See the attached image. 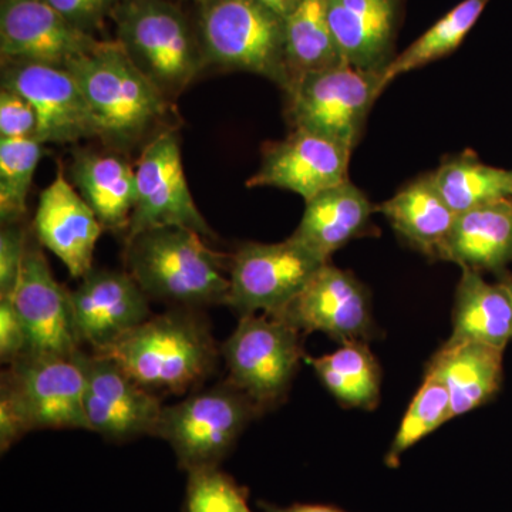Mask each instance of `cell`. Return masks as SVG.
Returning <instances> with one entry per match:
<instances>
[{"instance_id": "cell-1", "label": "cell", "mask_w": 512, "mask_h": 512, "mask_svg": "<svg viewBox=\"0 0 512 512\" xmlns=\"http://www.w3.org/2000/svg\"><path fill=\"white\" fill-rule=\"evenodd\" d=\"M97 355L113 359L150 392L183 394L212 375L221 352L208 320L195 309L180 308L150 316Z\"/></svg>"}, {"instance_id": "cell-2", "label": "cell", "mask_w": 512, "mask_h": 512, "mask_svg": "<svg viewBox=\"0 0 512 512\" xmlns=\"http://www.w3.org/2000/svg\"><path fill=\"white\" fill-rule=\"evenodd\" d=\"M127 272L148 299L184 309L227 305L229 259L212 251L197 232L181 227L148 229L127 239Z\"/></svg>"}, {"instance_id": "cell-3", "label": "cell", "mask_w": 512, "mask_h": 512, "mask_svg": "<svg viewBox=\"0 0 512 512\" xmlns=\"http://www.w3.org/2000/svg\"><path fill=\"white\" fill-rule=\"evenodd\" d=\"M66 69L89 101L101 140L116 150L133 147L168 113L167 97L117 40H99Z\"/></svg>"}, {"instance_id": "cell-4", "label": "cell", "mask_w": 512, "mask_h": 512, "mask_svg": "<svg viewBox=\"0 0 512 512\" xmlns=\"http://www.w3.org/2000/svg\"><path fill=\"white\" fill-rule=\"evenodd\" d=\"M111 19L117 42L165 97L183 92L205 64L201 43L168 0H124Z\"/></svg>"}, {"instance_id": "cell-5", "label": "cell", "mask_w": 512, "mask_h": 512, "mask_svg": "<svg viewBox=\"0 0 512 512\" xmlns=\"http://www.w3.org/2000/svg\"><path fill=\"white\" fill-rule=\"evenodd\" d=\"M264 412L229 380L163 407L154 436L167 441L181 470L220 466Z\"/></svg>"}, {"instance_id": "cell-6", "label": "cell", "mask_w": 512, "mask_h": 512, "mask_svg": "<svg viewBox=\"0 0 512 512\" xmlns=\"http://www.w3.org/2000/svg\"><path fill=\"white\" fill-rule=\"evenodd\" d=\"M200 28L205 63L259 74L288 90L285 20L259 0H208Z\"/></svg>"}, {"instance_id": "cell-7", "label": "cell", "mask_w": 512, "mask_h": 512, "mask_svg": "<svg viewBox=\"0 0 512 512\" xmlns=\"http://www.w3.org/2000/svg\"><path fill=\"white\" fill-rule=\"evenodd\" d=\"M220 352L229 382L264 413L286 400L306 357L303 333L284 320L262 313L241 316Z\"/></svg>"}, {"instance_id": "cell-8", "label": "cell", "mask_w": 512, "mask_h": 512, "mask_svg": "<svg viewBox=\"0 0 512 512\" xmlns=\"http://www.w3.org/2000/svg\"><path fill=\"white\" fill-rule=\"evenodd\" d=\"M380 79V74L349 64L305 74L285 92L289 123L353 151L367 114L383 93Z\"/></svg>"}, {"instance_id": "cell-9", "label": "cell", "mask_w": 512, "mask_h": 512, "mask_svg": "<svg viewBox=\"0 0 512 512\" xmlns=\"http://www.w3.org/2000/svg\"><path fill=\"white\" fill-rule=\"evenodd\" d=\"M328 262L292 237L242 244L229 261L227 306L239 316L279 315Z\"/></svg>"}, {"instance_id": "cell-10", "label": "cell", "mask_w": 512, "mask_h": 512, "mask_svg": "<svg viewBox=\"0 0 512 512\" xmlns=\"http://www.w3.org/2000/svg\"><path fill=\"white\" fill-rule=\"evenodd\" d=\"M0 386L12 394L30 431L89 430L82 350L73 356L25 353L3 372Z\"/></svg>"}, {"instance_id": "cell-11", "label": "cell", "mask_w": 512, "mask_h": 512, "mask_svg": "<svg viewBox=\"0 0 512 512\" xmlns=\"http://www.w3.org/2000/svg\"><path fill=\"white\" fill-rule=\"evenodd\" d=\"M137 200L127 239L148 229L181 227L204 238H215L192 198L174 131L157 134L141 153L136 167Z\"/></svg>"}, {"instance_id": "cell-12", "label": "cell", "mask_w": 512, "mask_h": 512, "mask_svg": "<svg viewBox=\"0 0 512 512\" xmlns=\"http://www.w3.org/2000/svg\"><path fill=\"white\" fill-rule=\"evenodd\" d=\"M274 318L302 333H323L340 345L369 343L380 333L373 319L369 289L352 272L330 262Z\"/></svg>"}, {"instance_id": "cell-13", "label": "cell", "mask_w": 512, "mask_h": 512, "mask_svg": "<svg viewBox=\"0 0 512 512\" xmlns=\"http://www.w3.org/2000/svg\"><path fill=\"white\" fill-rule=\"evenodd\" d=\"M2 66V86L22 94L36 111L37 141L46 146L100 138L89 101L69 69L29 62Z\"/></svg>"}, {"instance_id": "cell-14", "label": "cell", "mask_w": 512, "mask_h": 512, "mask_svg": "<svg viewBox=\"0 0 512 512\" xmlns=\"http://www.w3.org/2000/svg\"><path fill=\"white\" fill-rule=\"evenodd\" d=\"M83 365L89 431L114 443L154 436L163 412L157 394L128 376L110 357L83 352Z\"/></svg>"}, {"instance_id": "cell-15", "label": "cell", "mask_w": 512, "mask_h": 512, "mask_svg": "<svg viewBox=\"0 0 512 512\" xmlns=\"http://www.w3.org/2000/svg\"><path fill=\"white\" fill-rule=\"evenodd\" d=\"M99 39L77 29L46 0H0L2 62L67 67Z\"/></svg>"}, {"instance_id": "cell-16", "label": "cell", "mask_w": 512, "mask_h": 512, "mask_svg": "<svg viewBox=\"0 0 512 512\" xmlns=\"http://www.w3.org/2000/svg\"><path fill=\"white\" fill-rule=\"evenodd\" d=\"M12 302L28 338L26 353L73 356L80 350L72 292L56 281L42 249L28 242Z\"/></svg>"}, {"instance_id": "cell-17", "label": "cell", "mask_w": 512, "mask_h": 512, "mask_svg": "<svg viewBox=\"0 0 512 512\" xmlns=\"http://www.w3.org/2000/svg\"><path fill=\"white\" fill-rule=\"evenodd\" d=\"M350 154L335 141L292 128L291 134L265 147L261 167L247 181L248 188L275 187L309 201L320 192L349 180Z\"/></svg>"}, {"instance_id": "cell-18", "label": "cell", "mask_w": 512, "mask_h": 512, "mask_svg": "<svg viewBox=\"0 0 512 512\" xmlns=\"http://www.w3.org/2000/svg\"><path fill=\"white\" fill-rule=\"evenodd\" d=\"M72 292L80 343L103 352L150 318L148 296L128 272L92 269Z\"/></svg>"}, {"instance_id": "cell-19", "label": "cell", "mask_w": 512, "mask_h": 512, "mask_svg": "<svg viewBox=\"0 0 512 512\" xmlns=\"http://www.w3.org/2000/svg\"><path fill=\"white\" fill-rule=\"evenodd\" d=\"M33 231L39 244L53 252L72 278L93 269L94 248L104 228L90 205L64 177L62 168L40 192Z\"/></svg>"}, {"instance_id": "cell-20", "label": "cell", "mask_w": 512, "mask_h": 512, "mask_svg": "<svg viewBox=\"0 0 512 512\" xmlns=\"http://www.w3.org/2000/svg\"><path fill=\"white\" fill-rule=\"evenodd\" d=\"M325 5L345 63L382 76L394 57L400 0H325Z\"/></svg>"}, {"instance_id": "cell-21", "label": "cell", "mask_w": 512, "mask_h": 512, "mask_svg": "<svg viewBox=\"0 0 512 512\" xmlns=\"http://www.w3.org/2000/svg\"><path fill=\"white\" fill-rule=\"evenodd\" d=\"M440 259L468 271L510 278L507 266L512 262V200L458 214Z\"/></svg>"}, {"instance_id": "cell-22", "label": "cell", "mask_w": 512, "mask_h": 512, "mask_svg": "<svg viewBox=\"0 0 512 512\" xmlns=\"http://www.w3.org/2000/svg\"><path fill=\"white\" fill-rule=\"evenodd\" d=\"M305 204L292 238L326 261L353 239L372 232L376 207L350 180L320 192Z\"/></svg>"}, {"instance_id": "cell-23", "label": "cell", "mask_w": 512, "mask_h": 512, "mask_svg": "<svg viewBox=\"0 0 512 512\" xmlns=\"http://www.w3.org/2000/svg\"><path fill=\"white\" fill-rule=\"evenodd\" d=\"M504 350L476 342L447 340L426 366L450 396L451 419L490 402L503 382Z\"/></svg>"}, {"instance_id": "cell-24", "label": "cell", "mask_w": 512, "mask_h": 512, "mask_svg": "<svg viewBox=\"0 0 512 512\" xmlns=\"http://www.w3.org/2000/svg\"><path fill=\"white\" fill-rule=\"evenodd\" d=\"M70 178L104 229L127 232L137 200V178L126 158L113 151H74Z\"/></svg>"}, {"instance_id": "cell-25", "label": "cell", "mask_w": 512, "mask_h": 512, "mask_svg": "<svg viewBox=\"0 0 512 512\" xmlns=\"http://www.w3.org/2000/svg\"><path fill=\"white\" fill-rule=\"evenodd\" d=\"M376 212L386 217L409 247L430 259H440L441 248L457 218L431 173L421 175L390 200L380 202Z\"/></svg>"}, {"instance_id": "cell-26", "label": "cell", "mask_w": 512, "mask_h": 512, "mask_svg": "<svg viewBox=\"0 0 512 512\" xmlns=\"http://www.w3.org/2000/svg\"><path fill=\"white\" fill-rule=\"evenodd\" d=\"M451 342H476L504 350L512 339L511 278L497 284L463 269L453 308Z\"/></svg>"}, {"instance_id": "cell-27", "label": "cell", "mask_w": 512, "mask_h": 512, "mask_svg": "<svg viewBox=\"0 0 512 512\" xmlns=\"http://www.w3.org/2000/svg\"><path fill=\"white\" fill-rule=\"evenodd\" d=\"M284 20L289 87L305 74L346 64L330 28L325 0H299Z\"/></svg>"}, {"instance_id": "cell-28", "label": "cell", "mask_w": 512, "mask_h": 512, "mask_svg": "<svg viewBox=\"0 0 512 512\" xmlns=\"http://www.w3.org/2000/svg\"><path fill=\"white\" fill-rule=\"evenodd\" d=\"M305 362L343 407L376 409L380 402L382 369L367 343H345L329 355L306 356Z\"/></svg>"}, {"instance_id": "cell-29", "label": "cell", "mask_w": 512, "mask_h": 512, "mask_svg": "<svg viewBox=\"0 0 512 512\" xmlns=\"http://www.w3.org/2000/svg\"><path fill=\"white\" fill-rule=\"evenodd\" d=\"M431 175L457 215L493 202L512 200V170L484 164L473 153L447 158Z\"/></svg>"}, {"instance_id": "cell-30", "label": "cell", "mask_w": 512, "mask_h": 512, "mask_svg": "<svg viewBox=\"0 0 512 512\" xmlns=\"http://www.w3.org/2000/svg\"><path fill=\"white\" fill-rule=\"evenodd\" d=\"M490 0H463L434 23L416 42L393 57L380 79L382 90L404 73L420 69L453 53L483 15Z\"/></svg>"}, {"instance_id": "cell-31", "label": "cell", "mask_w": 512, "mask_h": 512, "mask_svg": "<svg viewBox=\"0 0 512 512\" xmlns=\"http://www.w3.org/2000/svg\"><path fill=\"white\" fill-rule=\"evenodd\" d=\"M45 144L36 138H0V218L3 225L18 224L28 211V195Z\"/></svg>"}, {"instance_id": "cell-32", "label": "cell", "mask_w": 512, "mask_h": 512, "mask_svg": "<svg viewBox=\"0 0 512 512\" xmlns=\"http://www.w3.org/2000/svg\"><path fill=\"white\" fill-rule=\"evenodd\" d=\"M451 420L450 396L444 384L431 376H424L419 392L407 409L406 416L397 430L386 464L390 468L399 466L404 451L412 448L424 437Z\"/></svg>"}, {"instance_id": "cell-33", "label": "cell", "mask_w": 512, "mask_h": 512, "mask_svg": "<svg viewBox=\"0 0 512 512\" xmlns=\"http://www.w3.org/2000/svg\"><path fill=\"white\" fill-rule=\"evenodd\" d=\"M184 512H254L248 504V488L220 466L188 471Z\"/></svg>"}, {"instance_id": "cell-34", "label": "cell", "mask_w": 512, "mask_h": 512, "mask_svg": "<svg viewBox=\"0 0 512 512\" xmlns=\"http://www.w3.org/2000/svg\"><path fill=\"white\" fill-rule=\"evenodd\" d=\"M29 237L18 224L3 225L0 232V299L12 298L18 286Z\"/></svg>"}, {"instance_id": "cell-35", "label": "cell", "mask_w": 512, "mask_h": 512, "mask_svg": "<svg viewBox=\"0 0 512 512\" xmlns=\"http://www.w3.org/2000/svg\"><path fill=\"white\" fill-rule=\"evenodd\" d=\"M37 116L22 94L2 86L0 92V138L19 140L36 138Z\"/></svg>"}, {"instance_id": "cell-36", "label": "cell", "mask_w": 512, "mask_h": 512, "mask_svg": "<svg viewBox=\"0 0 512 512\" xmlns=\"http://www.w3.org/2000/svg\"><path fill=\"white\" fill-rule=\"evenodd\" d=\"M77 29L94 36L124 0H46Z\"/></svg>"}, {"instance_id": "cell-37", "label": "cell", "mask_w": 512, "mask_h": 512, "mask_svg": "<svg viewBox=\"0 0 512 512\" xmlns=\"http://www.w3.org/2000/svg\"><path fill=\"white\" fill-rule=\"evenodd\" d=\"M28 352V338L12 298L0 299V360L12 365Z\"/></svg>"}, {"instance_id": "cell-38", "label": "cell", "mask_w": 512, "mask_h": 512, "mask_svg": "<svg viewBox=\"0 0 512 512\" xmlns=\"http://www.w3.org/2000/svg\"><path fill=\"white\" fill-rule=\"evenodd\" d=\"M30 433L28 423L20 412L12 394L0 386V450L6 453L25 434Z\"/></svg>"}, {"instance_id": "cell-39", "label": "cell", "mask_w": 512, "mask_h": 512, "mask_svg": "<svg viewBox=\"0 0 512 512\" xmlns=\"http://www.w3.org/2000/svg\"><path fill=\"white\" fill-rule=\"evenodd\" d=\"M259 507L264 512H345L339 508L329 507V505L293 504L289 507H278V505L264 503V501L259 503Z\"/></svg>"}, {"instance_id": "cell-40", "label": "cell", "mask_w": 512, "mask_h": 512, "mask_svg": "<svg viewBox=\"0 0 512 512\" xmlns=\"http://www.w3.org/2000/svg\"><path fill=\"white\" fill-rule=\"evenodd\" d=\"M266 8L271 9L276 15L285 19L298 5L299 0H259Z\"/></svg>"}, {"instance_id": "cell-41", "label": "cell", "mask_w": 512, "mask_h": 512, "mask_svg": "<svg viewBox=\"0 0 512 512\" xmlns=\"http://www.w3.org/2000/svg\"><path fill=\"white\" fill-rule=\"evenodd\" d=\"M195 2H201V3H202V5H204V3H207V2H208V0H195Z\"/></svg>"}, {"instance_id": "cell-42", "label": "cell", "mask_w": 512, "mask_h": 512, "mask_svg": "<svg viewBox=\"0 0 512 512\" xmlns=\"http://www.w3.org/2000/svg\"><path fill=\"white\" fill-rule=\"evenodd\" d=\"M511 289H512V279H511Z\"/></svg>"}]
</instances>
